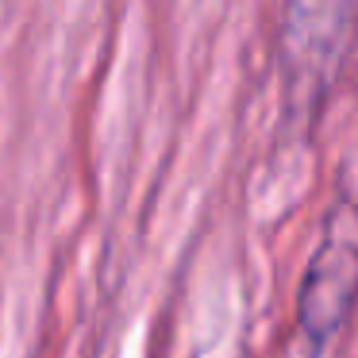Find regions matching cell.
<instances>
[{
	"label": "cell",
	"mask_w": 358,
	"mask_h": 358,
	"mask_svg": "<svg viewBox=\"0 0 358 358\" xmlns=\"http://www.w3.org/2000/svg\"><path fill=\"white\" fill-rule=\"evenodd\" d=\"M358 39V0H289L281 24V81L293 116L327 104Z\"/></svg>",
	"instance_id": "cell-1"
},
{
	"label": "cell",
	"mask_w": 358,
	"mask_h": 358,
	"mask_svg": "<svg viewBox=\"0 0 358 358\" xmlns=\"http://www.w3.org/2000/svg\"><path fill=\"white\" fill-rule=\"evenodd\" d=\"M358 308V204L335 201L324 216V231L304 266L296 289V327L308 343L324 347L347 327Z\"/></svg>",
	"instance_id": "cell-2"
}]
</instances>
